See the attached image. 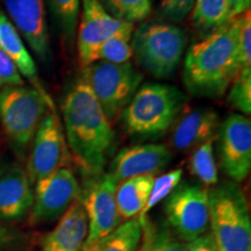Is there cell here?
Wrapping results in <instances>:
<instances>
[{"instance_id": "cell-1", "label": "cell", "mask_w": 251, "mask_h": 251, "mask_svg": "<svg viewBox=\"0 0 251 251\" xmlns=\"http://www.w3.org/2000/svg\"><path fill=\"white\" fill-rule=\"evenodd\" d=\"M62 114L69 150L81 171L89 177L102 174L115 131L83 78L65 94Z\"/></svg>"}, {"instance_id": "cell-2", "label": "cell", "mask_w": 251, "mask_h": 251, "mask_svg": "<svg viewBox=\"0 0 251 251\" xmlns=\"http://www.w3.org/2000/svg\"><path fill=\"white\" fill-rule=\"evenodd\" d=\"M241 71L233 21L191 46L184 59L183 81L192 96H224Z\"/></svg>"}, {"instance_id": "cell-3", "label": "cell", "mask_w": 251, "mask_h": 251, "mask_svg": "<svg viewBox=\"0 0 251 251\" xmlns=\"http://www.w3.org/2000/svg\"><path fill=\"white\" fill-rule=\"evenodd\" d=\"M186 105V96L177 86L143 84L122 111L125 130L140 140H155L168 133Z\"/></svg>"}, {"instance_id": "cell-4", "label": "cell", "mask_w": 251, "mask_h": 251, "mask_svg": "<svg viewBox=\"0 0 251 251\" xmlns=\"http://www.w3.org/2000/svg\"><path fill=\"white\" fill-rule=\"evenodd\" d=\"M209 230L219 251H251V218L240 185L224 181L208 190Z\"/></svg>"}, {"instance_id": "cell-5", "label": "cell", "mask_w": 251, "mask_h": 251, "mask_svg": "<svg viewBox=\"0 0 251 251\" xmlns=\"http://www.w3.org/2000/svg\"><path fill=\"white\" fill-rule=\"evenodd\" d=\"M186 43V31L164 21L140 25L131 36V50L137 63L156 78H169L175 74Z\"/></svg>"}, {"instance_id": "cell-6", "label": "cell", "mask_w": 251, "mask_h": 251, "mask_svg": "<svg viewBox=\"0 0 251 251\" xmlns=\"http://www.w3.org/2000/svg\"><path fill=\"white\" fill-rule=\"evenodd\" d=\"M56 112L52 100L28 86L0 90V121L9 141L19 152H25L47 112Z\"/></svg>"}, {"instance_id": "cell-7", "label": "cell", "mask_w": 251, "mask_h": 251, "mask_svg": "<svg viewBox=\"0 0 251 251\" xmlns=\"http://www.w3.org/2000/svg\"><path fill=\"white\" fill-rule=\"evenodd\" d=\"M81 78L90 86L106 117L113 122L120 118L133 99L142 84L143 75L130 62H94L83 69Z\"/></svg>"}, {"instance_id": "cell-8", "label": "cell", "mask_w": 251, "mask_h": 251, "mask_svg": "<svg viewBox=\"0 0 251 251\" xmlns=\"http://www.w3.org/2000/svg\"><path fill=\"white\" fill-rule=\"evenodd\" d=\"M166 225L179 240L190 242L209 230L208 190L200 184H178L165 199Z\"/></svg>"}, {"instance_id": "cell-9", "label": "cell", "mask_w": 251, "mask_h": 251, "mask_svg": "<svg viewBox=\"0 0 251 251\" xmlns=\"http://www.w3.org/2000/svg\"><path fill=\"white\" fill-rule=\"evenodd\" d=\"M71 153L57 113L48 111L31 140L27 175L31 184L52 175L70 162Z\"/></svg>"}, {"instance_id": "cell-10", "label": "cell", "mask_w": 251, "mask_h": 251, "mask_svg": "<svg viewBox=\"0 0 251 251\" xmlns=\"http://www.w3.org/2000/svg\"><path fill=\"white\" fill-rule=\"evenodd\" d=\"M118 184L111 174L102 172L89 177L85 188L80 192L79 199L89 221L86 242L105 236L120 225L121 219L115 199Z\"/></svg>"}, {"instance_id": "cell-11", "label": "cell", "mask_w": 251, "mask_h": 251, "mask_svg": "<svg viewBox=\"0 0 251 251\" xmlns=\"http://www.w3.org/2000/svg\"><path fill=\"white\" fill-rule=\"evenodd\" d=\"M218 147L221 168L231 181L241 183L251 169V120L230 114L219 126Z\"/></svg>"}, {"instance_id": "cell-12", "label": "cell", "mask_w": 251, "mask_h": 251, "mask_svg": "<svg viewBox=\"0 0 251 251\" xmlns=\"http://www.w3.org/2000/svg\"><path fill=\"white\" fill-rule=\"evenodd\" d=\"M80 186L70 169L62 168L35 183L31 218L35 222H52L79 199Z\"/></svg>"}, {"instance_id": "cell-13", "label": "cell", "mask_w": 251, "mask_h": 251, "mask_svg": "<svg viewBox=\"0 0 251 251\" xmlns=\"http://www.w3.org/2000/svg\"><path fill=\"white\" fill-rule=\"evenodd\" d=\"M80 8L77 47L79 64L84 69L92 64L94 52L106 40L133 23L113 17L99 0H81Z\"/></svg>"}, {"instance_id": "cell-14", "label": "cell", "mask_w": 251, "mask_h": 251, "mask_svg": "<svg viewBox=\"0 0 251 251\" xmlns=\"http://www.w3.org/2000/svg\"><path fill=\"white\" fill-rule=\"evenodd\" d=\"M11 23L43 63L51 58L43 0H2Z\"/></svg>"}, {"instance_id": "cell-15", "label": "cell", "mask_w": 251, "mask_h": 251, "mask_svg": "<svg viewBox=\"0 0 251 251\" xmlns=\"http://www.w3.org/2000/svg\"><path fill=\"white\" fill-rule=\"evenodd\" d=\"M172 159L170 149L163 144H143L120 150L109 165L108 174L120 181L136 176L152 175L164 170Z\"/></svg>"}, {"instance_id": "cell-16", "label": "cell", "mask_w": 251, "mask_h": 251, "mask_svg": "<svg viewBox=\"0 0 251 251\" xmlns=\"http://www.w3.org/2000/svg\"><path fill=\"white\" fill-rule=\"evenodd\" d=\"M58 220L56 227L43 237L41 251H81L89 234V221L80 199Z\"/></svg>"}, {"instance_id": "cell-17", "label": "cell", "mask_w": 251, "mask_h": 251, "mask_svg": "<svg viewBox=\"0 0 251 251\" xmlns=\"http://www.w3.org/2000/svg\"><path fill=\"white\" fill-rule=\"evenodd\" d=\"M27 172L15 168L0 176V220L17 221L28 214L34 202V192Z\"/></svg>"}, {"instance_id": "cell-18", "label": "cell", "mask_w": 251, "mask_h": 251, "mask_svg": "<svg viewBox=\"0 0 251 251\" xmlns=\"http://www.w3.org/2000/svg\"><path fill=\"white\" fill-rule=\"evenodd\" d=\"M219 114L211 108H198L184 115L172 130L171 142L180 151L197 148L213 139L219 129Z\"/></svg>"}, {"instance_id": "cell-19", "label": "cell", "mask_w": 251, "mask_h": 251, "mask_svg": "<svg viewBox=\"0 0 251 251\" xmlns=\"http://www.w3.org/2000/svg\"><path fill=\"white\" fill-rule=\"evenodd\" d=\"M0 48L12 59L20 75L30 81L34 89L42 93L46 98L52 100L41 83L35 62L21 40L20 34L9 19L2 13H0Z\"/></svg>"}, {"instance_id": "cell-20", "label": "cell", "mask_w": 251, "mask_h": 251, "mask_svg": "<svg viewBox=\"0 0 251 251\" xmlns=\"http://www.w3.org/2000/svg\"><path fill=\"white\" fill-rule=\"evenodd\" d=\"M155 176H136L128 178L118 184L115 199L120 219L127 220L137 218L146 206L151 191Z\"/></svg>"}, {"instance_id": "cell-21", "label": "cell", "mask_w": 251, "mask_h": 251, "mask_svg": "<svg viewBox=\"0 0 251 251\" xmlns=\"http://www.w3.org/2000/svg\"><path fill=\"white\" fill-rule=\"evenodd\" d=\"M141 240L142 226L134 218L119 225L105 236L86 242L81 251H139Z\"/></svg>"}, {"instance_id": "cell-22", "label": "cell", "mask_w": 251, "mask_h": 251, "mask_svg": "<svg viewBox=\"0 0 251 251\" xmlns=\"http://www.w3.org/2000/svg\"><path fill=\"white\" fill-rule=\"evenodd\" d=\"M191 19L194 29L205 39L231 20L227 0H196Z\"/></svg>"}, {"instance_id": "cell-23", "label": "cell", "mask_w": 251, "mask_h": 251, "mask_svg": "<svg viewBox=\"0 0 251 251\" xmlns=\"http://www.w3.org/2000/svg\"><path fill=\"white\" fill-rule=\"evenodd\" d=\"M133 31L134 24H130L119 33L109 37L108 40H106L94 52L92 63L107 62L121 64V63L129 62L133 56V50H131Z\"/></svg>"}, {"instance_id": "cell-24", "label": "cell", "mask_w": 251, "mask_h": 251, "mask_svg": "<svg viewBox=\"0 0 251 251\" xmlns=\"http://www.w3.org/2000/svg\"><path fill=\"white\" fill-rule=\"evenodd\" d=\"M142 226V240L139 251H186L185 243L172 233L166 224L152 225L147 219Z\"/></svg>"}, {"instance_id": "cell-25", "label": "cell", "mask_w": 251, "mask_h": 251, "mask_svg": "<svg viewBox=\"0 0 251 251\" xmlns=\"http://www.w3.org/2000/svg\"><path fill=\"white\" fill-rule=\"evenodd\" d=\"M191 174L205 186H215L219 181L218 168L214 157V139H211L197 147L190 158Z\"/></svg>"}, {"instance_id": "cell-26", "label": "cell", "mask_w": 251, "mask_h": 251, "mask_svg": "<svg viewBox=\"0 0 251 251\" xmlns=\"http://www.w3.org/2000/svg\"><path fill=\"white\" fill-rule=\"evenodd\" d=\"M47 4L63 36L71 45L76 33L81 0H47Z\"/></svg>"}, {"instance_id": "cell-27", "label": "cell", "mask_w": 251, "mask_h": 251, "mask_svg": "<svg viewBox=\"0 0 251 251\" xmlns=\"http://www.w3.org/2000/svg\"><path fill=\"white\" fill-rule=\"evenodd\" d=\"M108 13L121 20L137 23L151 13V0H99Z\"/></svg>"}, {"instance_id": "cell-28", "label": "cell", "mask_w": 251, "mask_h": 251, "mask_svg": "<svg viewBox=\"0 0 251 251\" xmlns=\"http://www.w3.org/2000/svg\"><path fill=\"white\" fill-rule=\"evenodd\" d=\"M181 177H183V170L181 169H175V170L168 172V174L159 176L158 178L155 177L148 201H147L142 212L137 216L140 224H143L148 219L149 212L151 211L153 207L158 205L162 200L166 199L169 194L178 186V184H180Z\"/></svg>"}, {"instance_id": "cell-29", "label": "cell", "mask_w": 251, "mask_h": 251, "mask_svg": "<svg viewBox=\"0 0 251 251\" xmlns=\"http://www.w3.org/2000/svg\"><path fill=\"white\" fill-rule=\"evenodd\" d=\"M228 101L243 115L251 114V67L241 69L230 85Z\"/></svg>"}, {"instance_id": "cell-30", "label": "cell", "mask_w": 251, "mask_h": 251, "mask_svg": "<svg viewBox=\"0 0 251 251\" xmlns=\"http://www.w3.org/2000/svg\"><path fill=\"white\" fill-rule=\"evenodd\" d=\"M236 37L241 69L251 67V17L250 11L231 19Z\"/></svg>"}, {"instance_id": "cell-31", "label": "cell", "mask_w": 251, "mask_h": 251, "mask_svg": "<svg viewBox=\"0 0 251 251\" xmlns=\"http://www.w3.org/2000/svg\"><path fill=\"white\" fill-rule=\"evenodd\" d=\"M196 0H162L159 4V17L171 24L183 23L192 12Z\"/></svg>"}, {"instance_id": "cell-32", "label": "cell", "mask_w": 251, "mask_h": 251, "mask_svg": "<svg viewBox=\"0 0 251 251\" xmlns=\"http://www.w3.org/2000/svg\"><path fill=\"white\" fill-rule=\"evenodd\" d=\"M24 79L12 59L0 48V90L11 86H23Z\"/></svg>"}, {"instance_id": "cell-33", "label": "cell", "mask_w": 251, "mask_h": 251, "mask_svg": "<svg viewBox=\"0 0 251 251\" xmlns=\"http://www.w3.org/2000/svg\"><path fill=\"white\" fill-rule=\"evenodd\" d=\"M25 242L24 236L13 228L4 225L0 220V251L20 249Z\"/></svg>"}, {"instance_id": "cell-34", "label": "cell", "mask_w": 251, "mask_h": 251, "mask_svg": "<svg viewBox=\"0 0 251 251\" xmlns=\"http://www.w3.org/2000/svg\"><path fill=\"white\" fill-rule=\"evenodd\" d=\"M186 251H219L212 231L208 230L201 236L194 238L190 242L185 243Z\"/></svg>"}, {"instance_id": "cell-35", "label": "cell", "mask_w": 251, "mask_h": 251, "mask_svg": "<svg viewBox=\"0 0 251 251\" xmlns=\"http://www.w3.org/2000/svg\"><path fill=\"white\" fill-rule=\"evenodd\" d=\"M229 14L230 18L233 19L237 15L246 13V12L250 11L251 0H227Z\"/></svg>"}, {"instance_id": "cell-36", "label": "cell", "mask_w": 251, "mask_h": 251, "mask_svg": "<svg viewBox=\"0 0 251 251\" xmlns=\"http://www.w3.org/2000/svg\"><path fill=\"white\" fill-rule=\"evenodd\" d=\"M5 171H6V166L0 162V176H2V174H4Z\"/></svg>"}, {"instance_id": "cell-37", "label": "cell", "mask_w": 251, "mask_h": 251, "mask_svg": "<svg viewBox=\"0 0 251 251\" xmlns=\"http://www.w3.org/2000/svg\"><path fill=\"white\" fill-rule=\"evenodd\" d=\"M151 1H152V0H151Z\"/></svg>"}]
</instances>
